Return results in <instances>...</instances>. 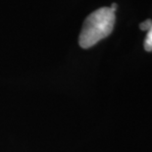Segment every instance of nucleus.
<instances>
[{
	"instance_id": "nucleus-1",
	"label": "nucleus",
	"mask_w": 152,
	"mask_h": 152,
	"mask_svg": "<svg viewBox=\"0 0 152 152\" xmlns=\"http://www.w3.org/2000/svg\"><path fill=\"white\" fill-rule=\"evenodd\" d=\"M115 21V12L110 7H102L92 12L83 22L79 37L80 46L87 49L107 37L114 28Z\"/></svg>"
},
{
	"instance_id": "nucleus-2",
	"label": "nucleus",
	"mask_w": 152,
	"mask_h": 152,
	"mask_svg": "<svg viewBox=\"0 0 152 152\" xmlns=\"http://www.w3.org/2000/svg\"><path fill=\"white\" fill-rule=\"evenodd\" d=\"M144 49L146 51H148V52H149V51H152V26L149 28V31H148L146 37H145Z\"/></svg>"
},
{
	"instance_id": "nucleus-3",
	"label": "nucleus",
	"mask_w": 152,
	"mask_h": 152,
	"mask_svg": "<svg viewBox=\"0 0 152 152\" xmlns=\"http://www.w3.org/2000/svg\"><path fill=\"white\" fill-rule=\"evenodd\" d=\"M152 26V20L150 19H147V20H145L143 23H141L140 25V28L141 31H149V28H151Z\"/></svg>"
},
{
	"instance_id": "nucleus-4",
	"label": "nucleus",
	"mask_w": 152,
	"mask_h": 152,
	"mask_svg": "<svg viewBox=\"0 0 152 152\" xmlns=\"http://www.w3.org/2000/svg\"><path fill=\"white\" fill-rule=\"evenodd\" d=\"M117 8H118V5H117V3H112L111 4V7H110V9L113 11V12H116V10H117Z\"/></svg>"
}]
</instances>
